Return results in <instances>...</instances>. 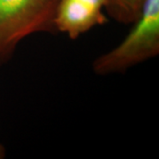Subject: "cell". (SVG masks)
Returning <instances> with one entry per match:
<instances>
[{
	"label": "cell",
	"instance_id": "5",
	"mask_svg": "<svg viewBox=\"0 0 159 159\" xmlns=\"http://www.w3.org/2000/svg\"><path fill=\"white\" fill-rule=\"evenodd\" d=\"M5 156H6V148L2 144H0V159L4 158Z\"/></svg>",
	"mask_w": 159,
	"mask_h": 159
},
{
	"label": "cell",
	"instance_id": "2",
	"mask_svg": "<svg viewBox=\"0 0 159 159\" xmlns=\"http://www.w3.org/2000/svg\"><path fill=\"white\" fill-rule=\"evenodd\" d=\"M58 0H0V66L19 43L34 33H56Z\"/></svg>",
	"mask_w": 159,
	"mask_h": 159
},
{
	"label": "cell",
	"instance_id": "3",
	"mask_svg": "<svg viewBox=\"0 0 159 159\" xmlns=\"http://www.w3.org/2000/svg\"><path fill=\"white\" fill-rule=\"evenodd\" d=\"M106 0H58L55 13V27L57 32L77 39L98 25L107 22L102 9Z\"/></svg>",
	"mask_w": 159,
	"mask_h": 159
},
{
	"label": "cell",
	"instance_id": "4",
	"mask_svg": "<svg viewBox=\"0 0 159 159\" xmlns=\"http://www.w3.org/2000/svg\"><path fill=\"white\" fill-rule=\"evenodd\" d=\"M146 0H106L109 15L123 24L134 23L142 13Z\"/></svg>",
	"mask_w": 159,
	"mask_h": 159
},
{
	"label": "cell",
	"instance_id": "1",
	"mask_svg": "<svg viewBox=\"0 0 159 159\" xmlns=\"http://www.w3.org/2000/svg\"><path fill=\"white\" fill-rule=\"evenodd\" d=\"M133 29L119 45L97 57L93 71L119 74L159 54V0H146Z\"/></svg>",
	"mask_w": 159,
	"mask_h": 159
}]
</instances>
